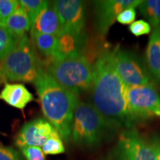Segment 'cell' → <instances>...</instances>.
<instances>
[{
	"label": "cell",
	"mask_w": 160,
	"mask_h": 160,
	"mask_svg": "<svg viewBox=\"0 0 160 160\" xmlns=\"http://www.w3.org/2000/svg\"><path fill=\"white\" fill-rule=\"evenodd\" d=\"M91 103L111 127L133 125L128 104V87L116 69L114 49L100 53L93 65Z\"/></svg>",
	"instance_id": "1"
},
{
	"label": "cell",
	"mask_w": 160,
	"mask_h": 160,
	"mask_svg": "<svg viewBox=\"0 0 160 160\" xmlns=\"http://www.w3.org/2000/svg\"><path fill=\"white\" fill-rule=\"evenodd\" d=\"M42 112L62 139L68 141L71 136L78 96L64 88L45 71L40 69L34 81Z\"/></svg>",
	"instance_id": "2"
},
{
	"label": "cell",
	"mask_w": 160,
	"mask_h": 160,
	"mask_svg": "<svg viewBox=\"0 0 160 160\" xmlns=\"http://www.w3.org/2000/svg\"><path fill=\"white\" fill-rule=\"evenodd\" d=\"M45 71L62 87L77 96L91 88L93 65L84 53L50 60Z\"/></svg>",
	"instance_id": "3"
},
{
	"label": "cell",
	"mask_w": 160,
	"mask_h": 160,
	"mask_svg": "<svg viewBox=\"0 0 160 160\" xmlns=\"http://www.w3.org/2000/svg\"><path fill=\"white\" fill-rule=\"evenodd\" d=\"M42 67L34 46L26 33L0 61V82H34Z\"/></svg>",
	"instance_id": "4"
},
{
	"label": "cell",
	"mask_w": 160,
	"mask_h": 160,
	"mask_svg": "<svg viewBox=\"0 0 160 160\" xmlns=\"http://www.w3.org/2000/svg\"><path fill=\"white\" fill-rule=\"evenodd\" d=\"M111 128L113 127L91 103L79 102L73 115L71 136L76 145L94 148Z\"/></svg>",
	"instance_id": "5"
},
{
	"label": "cell",
	"mask_w": 160,
	"mask_h": 160,
	"mask_svg": "<svg viewBox=\"0 0 160 160\" xmlns=\"http://www.w3.org/2000/svg\"><path fill=\"white\" fill-rule=\"evenodd\" d=\"M127 97L133 124L157 116L160 112V95L151 84L128 87Z\"/></svg>",
	"instance_id": "6"
},
{
	"label": "cell",
	"mask_w": 160,
	"mask_h": 160,
	"mask_svg": "<svg viewBox=\"0 0 160 160\" xmlns=\"http://www.w3.org/2000/svg\"><path fill=\"white\" fill-rule=\"evenodd\" d=\"M116 69L127 87L151 84V77L142 59L133 52L114 48Z\"/></svg>",
	"instance_id": "7"
},
{
	"label": "cell",
	"mask_w": 160,
	"mask_h": 160,
	"mask_svg": "<svg viewBox=\"0 0 160 160\" xmlns=\"http://www.w3.org/2000/svg\"><path fill=\"white\" fill-rule=\"evenodd\" d=\"M113 160H157L151 144L134 129L121 133L113 150Z\"/></svg>",
	"instance_id": "8"
},
{
	"label": "cell",
	"mask_w": 160,
	"mask_h": 160,
	"mask_svg": "<svg viewBox=\"0 0 160 160\" xmlns=\"http://www.w3.org/2000/svg\"><path fill=\"white\" fill-rule=\"evenodd\" d=\"M63 27V33L83 35L86 8L83 1L57 0L53 2Z\"/></svg>",
	"instance_id": "9"
},
{
	"label": "cell",
	"mask_w": 160,
	"mask_h": 160,
	"mask_svg": "<svg viewBox=\"0 0 160 160\" xmlns=\"http://www.w3.org/2000/svg\"><path fill=\"white\" fill-rule=\"evenodd\" d=\"M142 0H101L95 2L96 27L101 36L108 33L111 25L124 10L137 8Z\"/></svg>",
	"instance_id": "10"
},
{
	"label": "cell",
	"mask_w": 160,
	"mask_h": 160,
	"mask_svg": "<svg viewBox=\"0 0 160 160\" xmlns=\"http://www.w3.org/2000/svg\"><path fill=\"white\" fill-rule=\"evenodd\" d=\"M55 128L42 118L29 122L23 125L15 139V145L20 149L25 147H42Z\"/></svg>",
	"instance_id": "11"
},
{
	"label": "cell",
	"mask_w": 160,
	"mask_h": 160,
	"mask_svg": "<svg viewBox=\"0 0 160 160\" xmlns=\"http://www.w3.org/2000/svg\"><path fill=\"white\" fill-rule=\"evenodd\" d=\"M31 31L59 37L63 33V27L53 2L43 10L31 25Z\"/></svg>",
	"instance_id": "12"
},
{
	"label": "cell",
	"mask_w": 160,
	"mask_h": 160,
	"mask_svg": "<svg viewBox=\"0 0 160 160\" xmlns=\"http://www.w3.org/2000/svg\"><path fill=\"white\" fill-rule=\"evenodd\" d=\"M0 99L12 107L23 110L28 104L34 100V98L22 84L6 82L0 92Z\"/></svg>",
	"instance_id": "13"
},
{
	"label": "cell",
	"mask_w": 160,
	"mask_h": 160,
	"mask_svg": "<svg viewBox=\"0 0 160 160\" xmlns=\"http://www.w3.org/2000/svg\"><path fill=\"white\" fill-rule=\"evenodd\" d=\"M146 62L151 79L160 84V26L153 28L146 49Z\"/></svg>",
	"instance_id": "14"
},
{
	"label": "cell",
	"mask_w": 160,
	"mask_h": 160,
	"mask_svg": "<svg viewBox=\"0 0 160 160\" xmlns=\"http://www.w3.org/2000/svg\"><path fill=\"white\" fill-rule=\"evenodd\" d=\"M13 34L21 37L31 28V22L25 9L19 4L17 10L7 19L0 23Z\"/></svg>",
	"instance_id": "15"
},
{
	"label": "cell",
	"mask_w": 160,
	"mask_h": 160,
	"mask_svg": "<svg viewBox=\"0 0 160 160\" xmlns=\"http://www.w3.org/2000/svg\"><path fill=\"white\" fill-rule=\"evenodd\" d=\"M31 40L35 49L45 57L49 58L50 60L57 58L59 45L58 37L31 31Z\"/></svg>",
	"instance_id": "16"
},
{
	"label": "cell",
	"mask_w": 160,
	"mask_h": 160,
	"mask_svg": "<svg viewBox=\"0 0 160 160\" xmlns=\"http://www.w3.org/2000/svg\"><path fill=\"white\" fill-rule=\"evenodd\" d=\"M141 13L153 28L160 26V0H146L138 6Z\"/></svg>",
	"instance_id": "17"
},
{
	"label": "cell",
	"mask_w": 160,
	"mask_h": 160,
	"mask_svg": "<svg viewBox=\"0 0 160 160\" xmlns=\"http://www.w3.org/2000/svg\"><path fill=\"white\" fill-rule=\"evenodd\" d=\"M20 37L0 25V61L2 60L17 45Z\"/></svg>",
	"instance_id": "18"
},
{
	"label": "cell",
	"mask_w": 160,
	"mask_h": 160,
	"mask_svg": "<svg viewBox=\"0 0 160 160\" xmlns=\"http://www.w3.org/2000/svg\"><path fill=\"white\" fill-rule=\"evenodd\" d=\"M42 151L47 155H57L63 153L65 149L64 147L62 138L57 130H54L48 139L42 147Z\"/></svg>",
	"instance_id": "19"
},
{
	"label": "cell",
	"mask_w": 160,
	"mask_h": 160,
	"mask_svg": "<svg viewBox=\"0 0 160 160\" xmlns=\"http://www.w3.org/2000/svg\"><path fill=\"white\" fill-rule=\"evenodd\" d=\"M50 2L45 0H21L19 4L21 5L25 11L31 19V25L39 13L49 5Z\"/></svg>",
	"instance_id": "20"
},
{
	"label": "cell",
	"mask_w": 160,
	"mask_h": 160,
	"mask_svg": "<svg viewBox=\"0 0 160 160\" xmlns=\"http://www.w3.org/2000/svg\"><path fill=\"white\" fill-rule=\"evenodd\" d=\"M19 5V1L17 0H0V23L7 19Z\"/></svg>",
	"instance_id": "21"
},
{
	"label": "cell",
	"mask_w": 160,
	"mask_h": 160,
	"mask_svg": "<svg viewBox=\"0 0 160 160\" xmlns=\"http://www.w3.org/2000/svg\"><path fill=\"white\" fill-rule=\"evenodd\" d=\"M151 27L150 23L142 19L133 22L129 26V31H131L132 34L136 36V37L148 34L151 32Z\"/></svg>",
	"instance_id": "22"
},
{
	"label": "cell",
	"mask_w": 160,
	"mask_h": 160,
	"mask_svg": "<svg viewBox=\"0 0 160 160\" xmlns=\"http://www.w3.org/2000/svg\"><path fill=\"white\" fill-rule=\"evenodd\" d=\"M26 160H46L45 153L40 147H25L21 148Z\"/></svg>",
	"instance_id": "23"
},
{
	"label": "cell",
	"mask_w": 160,
	"mask_h": 160,
	"mask_svg": "<svg viewBox=\"0 0 160 160\" xmlns=\"http://www.w3.org/2000/svg\"><path fill=\"white\" fill-rule=\"evenodd\" d=\"M136 18V11L135 8H128L124 10L117 18L118 22L122 24V25H128L133 22Z\"/></svg>",
	"instance_id": "24"
},
{
	"label": "cell",
	"mask_w": 160,
	"mask_h": 160,
	"mask_svg": "<svg viewBox=\"0 0 160 160\" xmlns=\"http://www.w3.org/2000/svg\"><path fill=\"white\" fill-rule=\"evenodd\" d=\"M0 160H21L19 153L11 147L0 145Z\"/></svg>",
	"instance_id": "25"
},
{
	"label": "cell",
	"mask_w": 160,
	"mask_h": 160,
	"mask_svg": "<svg viewBox=\"0 0 160 160\" xmlns=\"http://www.w3.org/2000/svg\"><path fill=\"white\" fill-rule=\"evenodd\" d=\"M151 145L154 151L157 160H160V139H153Z\"/></svg>",
	"instance_id": "26"
},
{
	"label": "cell",
	"mask_w": 160,
	"mask_h": 160,
	"mask_svg": "<svg viewBox=\"0 0 160 160\" xmlns=\"http://www.w3.org/2000/svg\"><path fill=\"white\" fill-rule=\"evenodd\" d=\"M157 116H160V112H159V113H157Z\"/></svg>",
	"instance_id": "27"
}]
</instances>
